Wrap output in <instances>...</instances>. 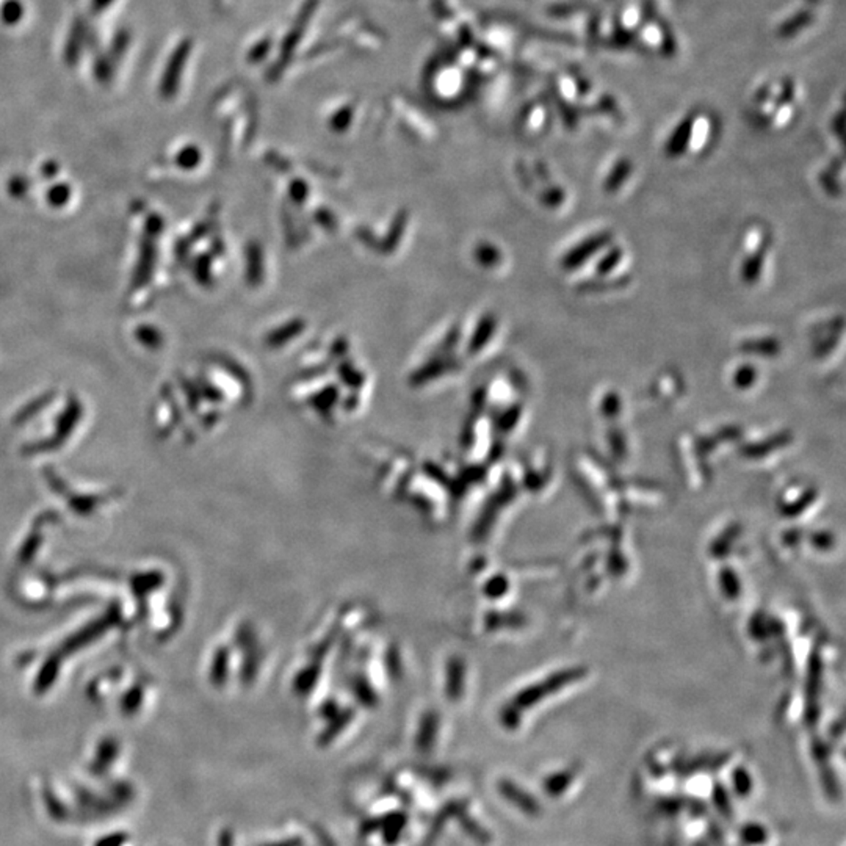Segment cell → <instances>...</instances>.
I'll list each match as a JSON object with an SVG mask.
<instances>
[{"mask_svg": "<svg viewBox=\"0 0 846 846\" xmlns=\"http://www.w3.org/2000/svg\"><path fill=\"white\" fill-rule=\"evenodd\" d=\"M612 243V234L610 232H599V234L591 235L590 239L579 243L577 247L573 248L569 253L563 257V267L566 270H575L582 267L586 261H590L594 254L599 253L600 249L608 247Z\"/></svg>", "mask_w": 846, "mask_h": 846, "instance_id": "cell-1", "label": "cell"}, {"mask_svg": "<svg viewBox=\"0 0 846 846\" xmlns=\"http://www.w3.org/2000/svg\"><path fill=\"white\" fill-rule=\"evenodd\" d=\"M771 840V831L761 823H748L742 826L740 842L743 846H767Z\"/></svg>", "mask_w": 846, "mask_h": 846, "instance_id": "cell-2", "label": "cell"}, {"mask_svg": "<svg viewBox=\"0 0 846 846\" xmlns=\"http://www.w3.org/2000/svg\"><path fill=\"white\" fill-rule=\"evenodd\" d=\"M740 348H742L743 353H748V354L771 358V356L779 354V352H781V344H779L775 338H755V340H746V342H743Z\"/></svg>", "mask_w": 846, "mask_h": 846, "instance_id": "cell-3", "label": "cell"}, {"mask_svg": "<svg viewBox=\"0 0 846 846\" xmlns=\"http://www.w3.org/2000/svg\"><path fill=\"white\" fill-rule=\"evenodd\" d=\"M763 262H765L763 249L752 251V254L744 259L742 265V280L744 281L746 284H754V282L761 280Z\"/></svg>", "mask_w": 846, "mask_h": 846, "instance_id": "cell-4", "label": "cell"}, {"mask_svg": "<svg viewBox=\"0 0 846 846\" xmlns=\"http://www.w3.org/2000/svg\"><path fill=\"white\" fill-rule=\"evenodd\" d=\"M631 165L627 162V160H621V162L616 163V167L612 169L610 176L606 177V183H604V189L608 193H614L621 189V185L627 181V177L630 175Z\"/></svg>", "mask_w": 846, "mask_h": 846, "instance_id": "cell-5", "label": "cell"}, {"mask_svg": "<svg viewBox=\"0 0 846 846\" xmlns=\"http://www.w3.org/2000/svg\"><path fill=\"white\" fill-rule=\"evenodd\" d=\"M622 257H624V253H622V249H621V248H610V249L606 251V256H604V257H602V259L598 262V267H596L598 273H599L600 276H606V274L612 273L613 270L618 267L619 264H621Z\"/></svg>", "mask_w": 846, "mask_h": 846, "instance_id": "cell-6", "label": "cell"}, {"mask_svg": "<svg viewBox=\"0 0 846 846\" xmlns=\"http://www.w3.org/2000/svg\"><path fill=\"white\" fill-rule=\"evenodd\" d=\"M573 776L569 775V773H560V775L555 776V779L547 784V788H549V793L555 796V798H563L569 793V788H573Z\"/></svg>", "mask_w": 846, "mask_h": 846, "instance_id": "cell-7", "label": "cell"}, {"mask_svg": "<svg viewBox=\"0 0 846 846\" xmlns=\"http://www.w3.org/2000/svg\"><path fill=\"white\" fill-rule=\"evenodd\" d=\"M755 379H757V371H755L754 367L743 365V367H740V369L736 371L734 385H736L738 389L746 391L751 386L754 385Z\"/></svg>", "mask_w": 846, "mask_h": 846, "instance_id": "cell-8", "label": "cell"}, {"mask_svg": "<svg viewBox=\"0 0 846 846\" xmlns=\"http://www.w3.org/2000/svg\"><path fill=\"white\" fill-rule=\"evenodd\" d=\"M619 410H621V400H619L618 394L614 392H608L602 398V412L606 417H614L618 414Z\"/></svg>", "mask_w": 846, "mask_h": 846, "instance_id": "cell-9", "label": "cell"}, {"mask_svg": "<svg viewBox=\"0 0 846 846\" xmlns=\"http://www.w3.org/2000/svg\"><path fill=\"white\" fill-rule=\"evenodd\" d=\"M2 16L5 18L7 22H16V20H20V16H22L20 4L8 2V4H5V7L2 8Z\"/></svg>", "mask_w": 846, "mask_h": 846, "instance_id": "cell-10", "label": "cell"}]
</instances>
